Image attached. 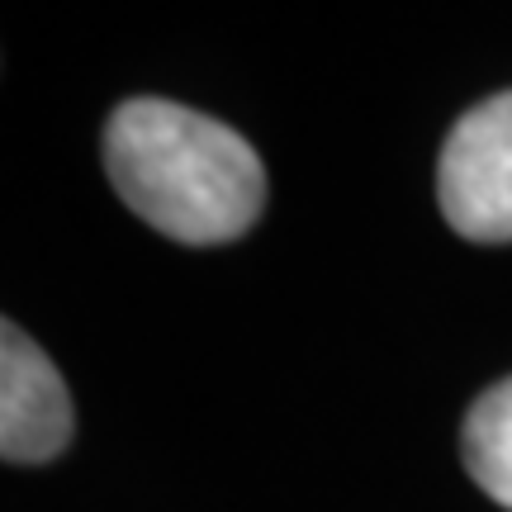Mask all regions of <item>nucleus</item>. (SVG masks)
<instances>
[{
	"mask_svg": "<svg viewBox=\"0 0 512 512\" xmlns=\"http://www.w3.org/2000/svg\"><path fill=\"white\" fill-rule=\"evenodd\" d=\"M72 441V399L57 366L19 323L0 328V456L43 465Z\"/></svg>",
	"mask_w": 512,
	"mask_h": 512,
	"instance_id": "7ed1b4c3",
	"label": "nucleus"
},
{
	"mask_svg": "<svg viewBox=\"0 0 512 512\" xmlns=\"http://www.w3.org/2000/svg\"><path fill=\"white\" fill-rule=\"evenodd\" d=\"M105 166L138 219L190 247L242 238L266 204V171L242 133L152 95L110 114Z\"/></svg>",
	"mask_w": 512,
	"mask_h": 512,
	"instance_id": "f257e3e1",
	"label": "nucleus"
},
{
	"mask_svg": "<svg viewBox=\"0 0 512 512\" xmlns=\"http://www.w3.org/2000/svg\"><path fill=\"white\" fill-rule=\"evenodd\" d=\"M465 465L484 494L512 508V375L484 389L465 413Z\"/></svg>",
	"mask_w": 512,
	"mask_h": 512,
	"instance_id": "20e7f679",
	"label": "nucleus"
},
{
	"mask_svg": "<svg viewBox=\"0 0 512 512\" xmlns=\"http://www.w3.org/2000/svg\"><path fill=\"white\" fill-rule=\"evenodd\" d=\"M437 195L460 238L512 242V91L460 114L441 147Z\"/></svg>",
	"mask_w": 512,
	"mask_h": 512,
	"instance_id": "f03ea898",
	"label": "nucleus"
}]
</instances>
